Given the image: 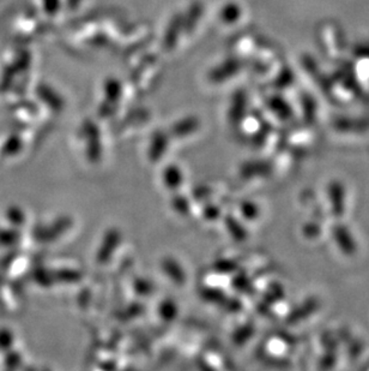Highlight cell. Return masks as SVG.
I'll return each instance as SVG.
<instances>
[{
    "instance_id": "6da1fadb",
    "label": "cell",
    "mask_w": 369,
    "mask_h": 371,
    "mask_svg": "<svg viewBox=\"0 0 369 371\" xmlns=\"http://www.w3.org/2000/svg\"><path fill=\"white\" fill-rule=\"evenodd\" d=\"M163 178H165V184L170 188H178L181 183V172L175 166H170L168 168H165Z\"/></svg>"
},
{
    "instance_id": "7a4b0ae2",
    "label": "cell",
    "mask_w": 369,
    "mask_h": 371,
    "mask_svg": "<svg viewBox=\"0 0 369 371\" xmlns=\"http://www.w3.org/2000/svg\"><path fill=\"white\" fill-rule=\"evenodd\" d=\"M163 269H165V271L170 274V278L175 280L177 283H183V269L180 268L178 263L173 262V261H165V265H163Z\"/></svg>"
},
{
    "instance_id": "3957f363",
    "label": "cell",
    "mask_w": 369,
    "mask_h": 371,
    "mask_svg": "<svg viewBox=\"0 0 369 371\" xmlns=\"http://www.w3.org/2000/svg\"><path fill=\"white\" fill-rule=\"evenodd\" d=\"M168 313H170L172 316H175V306L172 303H163V309L161 310V314L163 317H167Z\"/></svg>"
}]
</instances>
